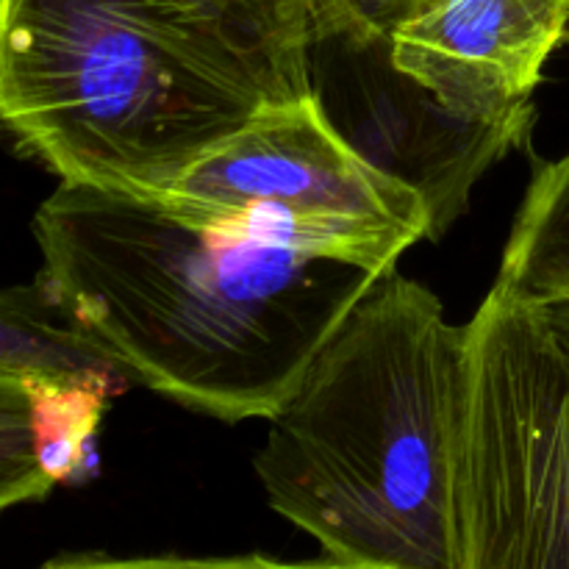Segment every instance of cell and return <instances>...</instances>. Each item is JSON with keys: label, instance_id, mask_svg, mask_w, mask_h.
<instances>
[{"label": "cell", "instance_id": "1", "mask_svg": "<svg viewBox=\"0 0 569 569\" xmlns=\"http://www.w3.org/2000/svg\"><path fill=\"white\" fill-rule=\"evenodd\" d=\"M31 228L50 298L139 387L222 422L276 415L381 278L222 237L159 200L87 183L59 181Z\"/></svg>", "mask_w": 569, "mask_h": 569}, {"label": "cell", "instance_id": "2", "mask_svg": "<svg viewBox=\"0 0 569 569\" xmlns=\"http://www.w3.org/2000/svg\"><path fill=\"white\" fill-rule=\"evenodd\" d=\"M465 376L467 326L395 267L267 417L259 481L326 565L459 569L453 450Z\"/></svg>", "mask_w": 569, "mask_h": 569}, {"label": "cell", "instance_id": "14", "mask_svg": "<svg viewBox=\"0 0 569 569\" xmlns=\"http://www.w3.org/2000/svg\"><path fill=\"white\" fill-rule=\"evenodd\" d=\"M548 317L550 328L556 331V337L561 339V345L569 350V303H556V306H539Z\"/></svg>", "mask_w": 569, "mask_h": 569}, {"label": "cell", "instance_id": "12", "mask_svg": "<svg viewBox=\"0 0 569 569\" xmlns=\"http://www.w3.org/2000/svg\"><path fill=\"white\" fill-rule=\"evenodd\" d=\"M311 37H345L353 42L395 39L439 0H300Z\"/></svg>", "mask_w": 569, "mask_h": 569}, {"label": "cell", "instance_id": "4", "mask_svg": "<svg viewBox=\"0 0 569 569\" xmlns=\"http://www.w3.org/2000/svg\"><path fill=\"white\" fill-rule=\"evenodd\" d=\"M453 520L459 569H569V350L498 289L467 322Z\"/></svg>", "mask_w": 569, "mask_h": 569}, {"label": "cell", "instance_id": "7", "mask_svg": "<svg viewBox=\"0 0 569 569\" xmlns=\"http://www.w3.org/2000/svg\"><path fill=\"white\" fill-rule=\"evenodd\" d=\"M569 42V0H439L392 39L395 64L478 122L537 120L545 64Z\"/></svg>", "mask_w": 569, "mask_h": 569}, {"label": "cell", "instance_id": "13", "mask_svg": "<svg viewBox=\"0 0 569 569\" xmlns=\"http://www.w3.org/2000/svg\"><path fill=\"white\" fill-rule=\"evenodd\" d=\"M159 3L198 20L237 28L253 22L270 6V0H159Z\"/></svg>", "mask_w": 569, "mask_h": 569}, {"label": "cell", "instance_id": "8", "mask_svg": "<svg viewBox=\"0 0 569 569\" xmlns=\"http://www.w3.org/2000/svg\"><path fill=\"white\" fill-rule=\"evenodd\" d=\"M0 367L44 381L106 383L117 395L139 383L39 281L0 289Z\"/></svg>", "mask_w": 569, "mask_h": 569}, {"label": "cell", "instance_id": "11", "mask_svg": "<svg viewBox=\"0 0 569 569\" xmlns=\"http://www.w3.org/2000/svg\"><path fill=\"white\" fill-rule=\"evenodd\" d=\"M53 489L39 459L31 378L0 367V515L39 503Z\"/></svg>", "mask_w": 569, "mask_h": 569}, {"label": "cell", "instance_id": "6", "mask_svg": "<svg viewBox=\"0 0 569 569\" xmlns=\"http://www.w3.org/2000/svg\"><path fill=\"white\" fill-rule=\"evenodd\" d=\"M306 67L331 126L370 164L420 194L428 239H442L467 211L478 178L531 139L533 120L478 122L450 111L395 64L392 39L311 37Z\"/></svg>", "mask_w": 569, "mask_h": 569}, {"label": "cell", "instance_id": "10", "mask_svg": "<svg viewBox=\"0 0 569 569\" xmlns=\"http://www.w3.org/2000/svg\"><path fill=\"white\" fill-rule=\"evenodd\" d=\"M33 415H37L39 459L59 483L83 478L100 417L114 389L92 381H44L31 378Z\"/></svg>", "mask_w": 569, "mask_h": 569}, {"label": "cell", "instance_id": "3", "mask_svg": "<svg viewBox=\"0 0 569 569\" xmlns=\"http://www.w3.org/2000/svg\"><path fill=\"white\" fill-rule=\"evenodd\" d=\"M300 56L159 0H0V139L59 181L161 200L272 103Z\"/></svg>", "mask_w": 569, "mask_h": 569}, {"label": "cell", "instance_id": "5", "mask_svg": "<svg viewBox=\"0 0 569 569\" xmlns=\"http://www.w3.org/2000/svg\"><path fill=\"white\" fill-rule=\"evenodd\" d=\"M159 203L222 237L350 261L378 276L431 237L420 194L370 164L315 94L250 117L187 167Z\"/></svg>", "mask_w": 569, "mask_h": 569}, {"label": "cell", "instance_id": "9", "mask_svg": "<svg viewBox=\"0 0 569 569\" xmlns=\"http://www.w3.org/2000/svg\"><path fill=\"white\" fill-rule=\"evenodd\" d=\"M492 289L531 306L569 303V153L537 161Z\"/></svg>", "mask_w": 569, "mask_h": 569}]
</instances>
